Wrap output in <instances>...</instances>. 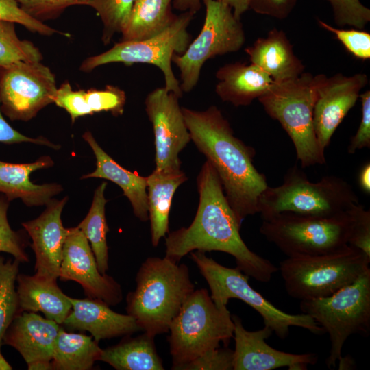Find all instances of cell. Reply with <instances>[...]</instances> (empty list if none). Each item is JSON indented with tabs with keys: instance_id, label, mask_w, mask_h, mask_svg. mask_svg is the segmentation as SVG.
<instances>
[{
	"instance_id": "6da1fadb",
	"label": "cell",
	"mask_w": 370,
	"mask_h": 370,
	"mask_svg": "<svg viewBox=\"0 0 370 370\" xmlns=\"http://www.w3.org/2000/svg\"><path fill=\"white\" fill-rule=\"evenodd\" d=\"M198 208L191 224L169 232L166 258L179 261L193 251H221L232 256L236 267L257 281L268 282L278 267L251 251L240 234L241 225L225 195L220 179L208 160L197 177Z\"/></svg>"
},
{
	"instance_id": "7a4b0ae2",
	"label": "cell",
	"mask_w": 370,
	"mask_h": 370,
	"mask_svg": "<svg viewBox=\"0 0 370 370\" xmlns=\"http://www.w3.org/2000/svg\"><path fill=\"white\" fill-rule=\"evenodd\" d=\"M190 139L219 175L225 195L238 223L258 213V202L269 186L254 164L255 150L234 136L221 110L182 108Z\"/></svg>"
},
{
	"instance_id": "3957f363",
	"label": "cell",
	"mask_w": 370,
	"mask_h": 370,
	"mask_svg": "<svg viewBox=\"0 0 370 370\" xmlns=\"http://www.w3.org/2000/svg\"><path fill=\"white\" fill-rule=\"evenodd\" d=\"M126 298L127 314L150 336L166 333L182 306L195 290L188 267L169 258L149 257Z\"/></svg>"
},
{
	"instance_id": "277c9868",
	"label": "cell",
	"mask_w": 370,
	"mask_h": 370,
	"mask_svg": "<svg viewBox=\"0 0 370 370\" xmlns=\"http://www.w3.org/2000/svg\"><path fill=\"white\" fill-rule=\"evenodd\" d=\"M359 203L352 186L343 178L325 175L312 182L295 164L284 175L283 182L267 186L258 202L262 220L281 212L317 217H332Z\"/></svg>"
},
{
	"instance_id": "5b68a950",
	"label": "cell",
	"mask_w": 370,
	"mask_h": 370,
	"mask_svg": "<svg viewBox=\"0 0 370 370\" xmlns=\"http://www.w3.org/2000/svg\"><path fill=\"white\" fill-rule=\"evenodd\" d=\"M370 256L347 245L323 254L288 258L280 271L288 295L300 300L325 297L369 270Z\"/></svg>"
},
{
	"instance_id": "8992f818",
	"label": "cell",
	"mask_w": 370,
	"mask_h": 370,
	"mask_svg": "<svg viewBox=\"0 0 370 370\" xmlns=\"http://www.w3.org/2000/svg\"><path fill=\"white\" fill-rule=\"evenodd\" d=\"M168 337L171 369L195 359L204 352L225 346L233 338L234 323L226 308L214 303L206 288L194 290L169 326Z\"/></svg>"
},
{
	"instance_id": "52a82bcc",
	"label": "cell",
	"mask_w": 370,
	"mask_h": 370,
	"mask_svg": "<svg viewBox=\"0 0 370 370\" xmlns=\"http://www.w3.org/2000/svg\"><path fill=\"white\" fill-rule=\"evenodd\" d=\"M258 99L288 134L302 167L325 163V151L319 145L313 125L314 75L304 72L296 78L275 82Z\"/></svg>"
},
{
	"instance_id": "ba28073f",
	"label": "cell",
	"mask_w": 370,
	"mask_h": 370,
	"mask_svg": "<svg viewBox=\"0 0 370 370\" xmlns=\"http://www.w3.org/2000/svg\"><path fill=\"white\" fill-rule=\"evenodd\" d=\"M301 313L309 315L329 335V369L342 360V349L349 336L370 332V269L330 296L301 300Z\"/></svg>"
},
{
	"instance_id": "9c48e42d",
	"label": "cell",
	"mask_w": 370,
	"mask_h": 370,
	"mask_svg": "<svg viewBox=\"0 0 370 370\" xmlns=\"http://www.w3.org/2000/svg\"><path fill=\"white\" fill-rule=\"evenodd\" d=\"M350 208L332 217L281 212L263 219L260 232L288 258L332 252L349 245Z\"/></svg>"
},
{
	"instance_id": "30bf717a",
	"label": "cell",
	"mask_w": 370,
	"mask_h": 370,
	"mask_svg": "<svg viewBox=\"0 0 370 370\" xmlns=\"http://www.w3.org/2000/svg\"><path fill=\"white\" fill-rule=\"evenodd\" d=\"M190 254L207 282L210 297L217 306L226 308L230 299L241 300L257 311L262 317L264 325L282 340L288 336L291 326L302 328L317 335L325 333L309 315L289 314L275 307L250 286L249 276L238 267L223 266L201 251L196 250Z\"/></svg>"
},
{
	"instance_id": "8fae6325",
	"label": "cell",
	"mask_w": 370,
	"mask_h": 370,
	"mask_svg": "<svg viewBox=\"0 0 370 370\" xmlns=\"http://www.w3.org/2000/svg\"><path fill=\"white\" fill-rule=\"evenodd\" d=\"M195 14L184 12L162 32L141 41H121L108 51L90 56L82 63L79 70L90 72L98 66L110 63L132 64L143 63L158 67L164 75V87L180 98L183 92L172 70L174 54H182L190 43L188 27Z\"/></svg>"
},
{
	"instance_id": "7c38bea8",
	"label": "cell",
	"mask_w": 370,
	"mask_h": 370,
	"mask_svg": "<svg viewBox=\"0 0 370 370\" xmlns=\"http://www.w3.org/2000/svg\"><path fill=\"white\" fill-rule=\"evenodd\" d=\"M206 7L203 27L197 37L173 62L180 73V88L190 92L197 84L204 63L216 56L239 51L245 42L241 20L228 5L218 0H202Z\"/></svg>"
},
{
	"instance_id": "4fadbf2b",
	"label": "cell",
	"mask_w": 370,
	"mask_h": 370,
	"mask_svg": "<svg viewBox=\"0 0 370 370\" xmlns=\"http://www.w3.org/2000/svg\"><path fill=\"white\" fill-rule=\"evenodd\" d=\"M56 79L41 62H18L0 67L1 110L12 121H27L54 103Z\"/></svg>"
},
{
	"instance_id": "5bb4252c",
	"label": "cell",
	"mask_w": 370,
	"mask_h": 370,
	"mask_svg": "<svg viewBox=\"0 0 370 370\" xmlns=\"http://www.w3.org/2000/svg\"><path fill=\"white\" fill-rule=\"evenodd\" d=\"M179 98L163 86L151 91L145 100L154 133L158 170L181 169L179 154L191 140Z\"/></svg>"
},
{
	"instance_id": "9a60e30c",
	"label": "cell",
	"mask_w": 370,
	"mask_h": 370,
	"mask_svg": "<svg viewBox=\"0 0 370 370\" xmlns=\"http://www.w3.org/2000/svg\"><path fill=\"white\" fill-rule=\"evenodd\" d=\"M314 77L313 125L319 145L325 151L333 134L356 103L369 79L365 73L352 76L337 73L330 77L319 74Z\"/></svg>"
},
{
	"instance_id": "2e32d148",
	"label": "cell",
	"mask_w": 370,
	"mask_h": 370,
	"mask_svg": "<svg viewBox=\"0 0 370 370\" xmlns=\"http://www.w3.org/2000/svg\"><path fill=\"white\" fill-rule=\"evenodd\" d=\"M59 278L78 282L88 297L103 301L109 306L122 300L121 286L111 276L99 272L90 245L77 227L69 228Z\"/></svg>"
},
{
	"instance_id": "e0dca14e",
	"label": "cell",
	"mask_w": 370,
	"mask_h": 370,
	"mask_svg": "<svg viewBox=\"0 0 370 370\" xmlns=\"http://www.w3.org/2000/svg\"><path fill=\"white\" fill-rule=\"evenodd\" d=\"M235 341L233 370H272L287 367L289 370H306L308 365L317 362L314 353L291 354L275 349L267 343L273 331L264 327L256 331H248L241 319L232 315Z\"/></svg>"
},
{
	"instance_id": "ac0fdd59",
	"label": "cell",
	"mask_w": 370,
	"mask_h": 370,
	"mask_svg": "<svg viewBox=\"0 0 370 370\" xmlns=\"http://www.w3.org/2000/svg\"><path fill=\"white\" fill-rule=\"evenodd\" d=\"M69 197L52 199L37 218L24 222L23 227L32 238L36 256L35 275L51 281L59 278L63 246L69 228L63 226L62 210Z\"/></svg>"
},
{
	"instance_id": "d6986e66",
	"label": "cell",
	"mask_w": 370,
	"mask_h": 370,
	"mask_svg": "<svg viewBox=\"0 0 370 370\" xmlns=\"http://www.w3.org/2000/svg\"><path fill=\"white\" fill-rule=\"evenodd\" d=\"M60 328L53 320L23 311L14 317L3 342L16 349L27 365L51 362Z\"/></svg>"
},
{
	"instance_id": "ffe728a7",
	"label": "cell",
	"mask_w": 370,
	"mask_h": 370,
	"mask_svg": "<svg viewBox=\"0 0 370 370\" xmlns=\"http://www.w3.org/2000/svg\"><path fill=\"white\" fill-rule=\"evenodd\" d=\"M69 299L72 309L62 324L71 330L89 332L97 342L140 330L132 316L113 311L103 301L90 297Z\"/></svg>"
},
{
	"instance_id": "44dd1931",
	"label": "cell",
	"mask_w": 370,
	"mask_h": 370,
	"mask_svg": "<svg viewBox=\"0 0 370 370\" xmlns=\"http://www.w3.org/2000/svg\"><path fill=\"white\" fill-rule=\"evenodd\" d=\"M49 156L40 157L31 163L15 164L0 160V193L11 201L21 199L28 207L47 205L53 197L63 191L57 183L36 184L30 180L32 172L53 165Z\"/></svg>"
},
{
	"instance_id": "7402d4cb",
	"label": "cell",
	"mask_w": 370,
	"mask_h": 370,
	"mask_svg": "<svg viewBox=\"0 0 370 370\" xmlns=\"http://www.w3.org/2000/svg\"><path fill=\"white\" fill-rule=\"evenodd\" d=\"M251 63L267 73L276 83L297 77L304 66L295 55L285 32L274 28L245 49Z\"/></svg>"
},
{
	"instance_id": "603a6c76",
	"label": "cell",
	"mask_w": 370,
	"mask_h": 370,
	"mask_svg": "<svg viewBox=\"0 0 370 370\" xmlns=\"http://www.w3.org/2000/svg\"><path fill=\"white\" fill-rule=\"evenodd\" d=\"M215 92L225 102L234 106H248L266 93L275 82L256 65L245 62L228 63L220 67Z\"/></svg>"
},
{
	"instance_id": "cb8c5ba5",
	"label": "cell",
	"mask_w": 370,
	"mask_h": 370,
	"mask_svg": "<svg viewBox=\"0 0 370 370\" xmlns=\"http://www.w3.org/2000/svg\"><path fill=\"white\" fill-rule=\"evenodd\" d=\"M82 137L95 154L96 168L80 179L101 178L115 183L129 199L135 216L142 221L149 220L147 177L121 166L100 147L90 132L86 131Z\"/></svg>"
},
{
	"instance_id": "d4e9b609",
	"label": "cell",
	"mask_w": 370,
	"mask_h": 370,
	"mask_svg": "<svg viewBox=\"0 0 370 370\" xmlns=\"http://www.w3.org/2000/svg\"><path fill=\"white\" fill-rule=\"evenodd\" d=\"M16 282L21 312H40L45 318L60 325L63 323L72 309V304L56 281L35 275L18 274Z\"/></svg>"
},
{
	"instance_id": "484cf974",
	"label": "cell",
	"mask_w": 370,
	"mask_h": 370,
	"mask_svg": "<svg viewBox=\"0 0 370 370\" xmlns=\"http://www.w3.org/2000/svg\"><path fill=\"white\" fill-rule=\"evenodd\" d=\"M187 180L181 169H154L147 177L149 219L153 247L169 233L171 205L177 188Z\"/></svg>"
},
{
	"instance_id": "4316f807",
	"label": "cell",
	"mask_w": 370,
	"mask_h": 370,
	"mask_svg": "<svg viewBox=\"0 0 370 370\" xmlns=\"http://www.w3.org/2000/svg\"><path fill=\"white\" fill-rule=\"evenodd\" d=\"M99 360L116 370H163L154 336L146 332L136 337L127 335L119 343L102 349Z\"/></svg>"
},
{
	"instance_id": "83f0119b",
	"label": "cell",
	"mask_w": 370,
	"mask_h": 370,
	"mask_svg": "<svg viewBox=\"0 0 370 370\" xmlns=\"http://www.w3.org/2000/svg\"><path fill=\"white\" fill-rule=\"evenodd\" d=\"M172 0H138L121 32V41H141L165 30L175 19Z\"/></svg>"
},
{
	"instance_id": "f1b7e54d",
	"label": "cell",
	"mask_w": 370,
	"mask_h": 370,
	"mask_svg": "<svg viewBox=\"0 0 370 370\" xmlns=\"http://www.w3.org/2000/svg\"><path fill=\"white\" fill-rule=\"evenodd\" d=\"M92 336L66 332L62 327L56 342L53 369L88 370L98 361L102 349Z\"/></svg>"
},
{
	"instance_id": "f546056e",
	"label": "cell",
	"mask_w": 370,
	"mask_h": 370,
	"mask_svg": "<svg viewBox=\"0 0 370 370\" xmlns=\"http://www.w3.org/2000/svg\"><path fill=\"white\" fill-rule=\"evenodd\" d=\"M106 186L107 183L103 182L97 188L87 215L77 226L87 238L101 274H106L108 270L106 236L109 228L105 215V206L108 200L104 196Z\"/></svg>"
},
{
	"instance_id": "4dcf8cb0",
	"label": "cell",
	"mask_w": 370,
	"mask_h": 370,
	"mask_svg": "<svg viewBox=\"0 0 370 370\" xmlns=\"http://www.w3.org/2000/svg\"><path fill=\"white\" fill-rule=\"evenodd\" d=\"M20 263L15 259L5 260L0 256V352L8 328L20 313L15 285Z\"/></svg>"
},
{
	"instance_id": "1f68e13d",
	"label": "cell",
	"mask_w": 370,
	"mask_h": 370,
	"mask_svg": "<svg viewBox=\"0 0 370 370\" xmlns=\"http://www.w3.org/2000/svg\"><path fill=\"white\" fill-rule=\"evenodd\" d=\"M42 55L32 42L18 37L15 23L0 20V67L18 62H41Z\"/></svg>"
},
{
	"instance_id": "d6a6232c",
	"label": "cell",
	"mask_w": 370,
	"mask_h": 370,
	"mask_svg": "<svg viewBox=\"0 0 370 370\" xmlns=\"http://www.w3.org/2000/svg\"><path fill=\"white\" fill-rule=\"evenodd\" d=\"M135 0H88L103 23L101 40L104 45L110 42L113 36L121 33L125 26Z\"/></svg>"
},
{
	"instance_id": "836d02e7",
	"label": "cell",
	"mask_w": 370,
	"mask_h": 370,
	"mask_svg": "<svg viewBox=\"0 0 370 370\" xmlns=\"http://www.w3.org/2000/svg\"><path fill=\"white\" fill-rule=\"evenodd\" d=\"M10 201L0 193V251L11 254L20 262H27L29 258L25 251L22 236L13 230L8 222V210Z\"/></svg>"
},
{
	"instance_id": "e575fe53",
	"label": "cell",
	"mask_w": 370,
	"mask_h": 370,
	"mask_svg": "<svg viewBox=\"0 0 370 370\" xmlns=\"http://www.w3.org/2000/svg\"><path fill=\"white\" fill-rule=\"evenodd\" d=\"M86 99L93 114L110 112L114 116H119L123 113L126 95L120 88L107 85L102 90H86Z\"/></svg>"
},
{
	"instance_id": "d590c367",
	"label": "cell",
	"mask_w": 370,
	"mask_h": 370,
	"mask_svg": "<svg viewBox=\"0 0 370 370\" xmlns=\"http://www.w3.org/2000/svg\"><path fill=\"white\" fill-rule=\"evenodd\" d=\"M332 6L334 20L336 25L363 29L370 21V9L360 0H325Z\"/></svg>"
},
{
	"instance_id": "8d00e7d4",
	"label": "cell",
	"mask_w": 370,
	"mask_h": 370,
	"mask_svg": "<svg viewBox=\"0 0 370 370\" xmlns=\"http://www.w3.org/2000/svg\"><path fill=\"white\" fill-rule=\"evenodd\" d=\"M27 14L40 22L58 18L67 8L87 5L88 0H15Z\"/></svg>"
},
{
	"instance_id": "74e56055",
	"label": "cell",
	"mask_w": 370,
	"mask_h": 370,
	"mask_svg": "<svg viewBox=\"0 0 370 370\" xmlns=\"http://www.w3.org/2000/svg\"><path fill=\"white\" fill-rule=\"evenodd\" d=\"M319 25L334 34L345 49L355 58L367 60L370 59V34L362 29H343L334 27L325 22L318 20Z\"/></svg>"
},
{
	"instance_id": "f35d334b",
	"label": "cell",
	"mask_w": 370,
	"mask_h": 370,
	"mask_svg": "<svg viewBox=\"0 0 370 370\" xmlns=\"http://www.w3.org/2000/svg\"><path fill=\"white\" fill-rule=\"evenodd\" d=\"M0 20L18 23L27 30L43 36H50L54 34L68 36L27 14L15 0H0Z\"/></svg>"
},
{
	"instance_id": "ab89813d",
	"label": "cell",
	"mask_w": 370,
	"mask_h": 370,
	"mask_svg": "<svg viewBox=\"0 0 370 370\" xmlns=\"http://www.w3.org/2000/svg\"><path fill=\"white\" fill-rule=\"evenodd\" d=\"M234 350L217 347L208 350L176 370H232Z\"/></svg>"
},
{
	"instance_id": "60d3db41",
	"label": "cell",
	"mask_w": 370,
	"mask_h": 370,
	"mask_svg": "<svg viewBox=\"0 0 370 370\" xmlns=\"http://www.w3.org/2000/svg\"><path fill=\"white\" fill-rule=\"evenodd\" d=\"M54 103L70 114L72 123L78 117L93 114L86 101V90H73L69 82L58 88Z\"/></svg>"
},
{
	"instance_id": "b9f144b4",
	"label": "cell",
	"mask_w": 370,
	"mask_h": 370,
	"mask_svg": "<svg viewBox=\"0 0 370 370\" xmlns=\"http://www.w3.org/2000/svg\"><path fill=\"white\" fill-rule=\"evenodd\" d=\"M352 217L349 245L370 256V211L360 203L350 208Z\"/></svg>"
},
{
	"instance_id": "7bdbcfd3",
	"label": "cell",
	"mask_w": 370,
	"mask_h": 370,
	"mask_svg": "<svg viewBox=\"0 0 370 370\" xmlns=\"http://www.w3.org/2000/svg\"><path fill=\"white\" fill-rule=\"evenodd\" d=\"M361 99V119L358 129L350 140L347 147L349 154L356 151L370 147V91L368 90L360 95Z\"/></svg>"
},
{
	"instance_id": "ee69618b",
	"label": "cell",
	"mask_w": 370,
	"mask_h": 370,
	"mask_svg": "<svg viewBox=\"0 0 370 370\" xmlns=\"http://www.w3.org/2000/svg\"><path fill=\"white\" fill-rule=\"evenodd\" d=\"M297 0H250L249 9L278 19L286 18Z\"/></svg>"
},
{
	"instance_id": "f6af8a7d",
	"label": "cell",
	"mask_w": 370,
	"mask_h": 370,
	"mask_svg": "<svg viewBox=\"0 0 370 370\" xmlns=\"http://www.w3.org/2000/svg\"><path fill=\"white\" fill-rule=\"evenodd\" d=\"M0 143L5 144H14L21 143H31L40 145H44L52 148L53 149H58L60 146L55 144L47 138L43 136H39L38 138L28 137L23 134L18 132L15 129L12 127L9 123L5 120L2 115L1 110V101H0Z\"/></svg>"
},
{
	"instance_id": "bcb514c9",
	"label": "cell",
	"mask_w": 370,
	"mask_h": 370,
	"mask_svg": "<svg viewBox=\"0 0 370 370\" xmlns=\"http://www.w3.org/2000/svg\"><path fill=\"white\" fill-rule=\"evenodd\" d=\"M202 0H172V6L182 12L195 14L201 7Z\"/></svg>"
},
{
	"instance_id": "7dc6e473",
	"label": "cell",
	"mask_w": 370,
	"mask_h": 370,
	"mask_svg": "<svg viewBox=\"0 0 370 370\" xmlns=\"http://www.w3.org/2000/svg\"><path fill=\"white\" fill-rule=\"evenodd\" d=\"M232 8L235 17L241 20V16L249 9L250 0H218Z\"/></svg>"
},
{
	"instance_id": "c3c4849f",
	"label": "cell",
	"mask_w": 370,
	"mask_h": 370,
	"mask_svg": "<svg viewBox=\"0 0 370 370\" xmlns=\"http://www.w3.org/2000/svg\"><path fill=\"white\" fill-rule=\"evenodd\" d=\"M358 184L361 190L366 194L370 193V164L365 163L360 169L358 174Z\"/></svg>"
},
{
	"instance_id": "681fc988",
	"label": "cell",
	"mask_w": 370,
	"mask_h": 370,
	"mask_svg": "<svg viewBox=\"0 0 370 370\" xmlns=\"http://www.w3.org/2000/svg\"><path fill=\"white\" fill-rule=\"evenodd\" d=\"M29 370H49L53 369L51 362H38L27 365Z\"/></svg>"
},
{
	"instance_id": "f907efd6",
	"label": "cell",
	"mask_w": 370,
	"mask_h": 370,
	"mask_svg": "<svg viewBox=\"0 0 370 370\" xmlns=\"http://www.w3.org/2000/svg\"><path fill=\"white\" fill-rule=\"evenodd\" d=\"M12 367L0 352V370H11Z\"/></svg>"
},
{
	"instance_id": "816d5d0a",
	"label": "cell",
	"mask_w": 370,
	"mask_h": 370,
	"mask_svg": "<svg viewBox=\"0 0 370 370\" xmlns=\"http://www.w3.org/2000/svg\"><path fill=\"white\" fill-rule=\"evenodd\" d=\"M138 1V0H135V1Z\"/></svg>"
}]
</instances>
